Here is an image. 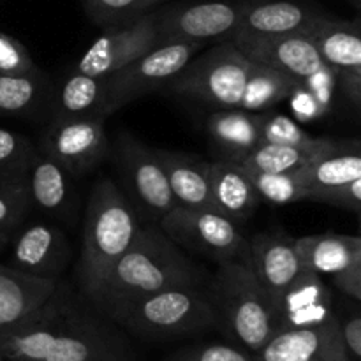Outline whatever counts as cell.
<instances>
[{"mask_svg": "<svg viewBox=\"0 0 361 361\" xmlns=\"http://www.w3.org/2000/svg\"><path fill=\"white\" fill-rule=\"evenodd\" d=\"M30 210L34 208L28 196L27 173L16 178L0 180V252L25 224Z\"/></svg>", "mask_w": 361, "mask_h": 361, "instance_id": "obj_31", "label": "cell"}, {"mask_svg": "<svg viewBox=\"0 0 361 361\" xmlns=\"http://www.w3.org/2000/svg\"><path fill=\"white\" fill-rule=\"evenodd\" d=\"M303 267L314 274L335 275L361 263V238L341 233H321L295 238Z\"/></svg>", "mask_w": 361, "mask_h": 361, "instance_id": "obj_22", "label": "cell"}, {"mask_svg": "<svg viewBox=\"0 0 361 361\" xmlns=\"http://www.w3.org/2000/svg\"><path fill=\"white\" fill-rule=\"evenodd\" d=\"M302 83L312 94V97L323 108V111L326 113L331 108V101H334L335 90H337V71L323 66L319 71L310 74L307 80H303Z\"/></svg>", "mask_w": 361, "mask_h": 361, "instance_id": "obj_39", "label": "cell"}, {"mask_svg": "<svg viewBox=\"0 0 361 361\" xmlns=\"http://www.w3.org/2000/svg\"><path fill=\"white\" fill-rule=\"evenodd\" d=\"M133 203L109 178L97 180L88 196L78 282L92 302L113 264L133 245L141 229Z\"/></svg>", "mask_w": 361, "mask_h": 361, "instance_id": "obj_3", "label": "cell"}, {"mask_svg": "<svg viewBox=\"0 0 361 361\" xmlns=\"http://www.w3.org/2000/svg\"><path fill=\"white\" fill-rule=\"evenodd\" d=\"M0 360L133 361V353L111 321L60 279L34 316L0 335Z\"/></svg>", "mask_w": 361, "mask_h": 361, "instance_id": "obj_1", "label": "cell"}, {"mask_svg": "<svg viewBox=\"0 0 361 361\" xmlns=\"http://www.w3.org/2000/svg\"><path fill=\"white\" fill-rule=\"evenodd\" d=\"M261 143L288 145V147L298 148H324L331 147L335 141L312 136L286 115H263Z\"/></svg>", "mask_w": 361, "mask_h": 361, "instance_id": "obj_34", "label": "cell"}, {"mask_svg": "<svg viewBox=\"0 0 361 361\" xmlns=\"http://www.w3.org/2000/svg\"><path fill=\"white\" fill-rule=\"evenodd\" d=\"M275 316L277 331L323 328L338 317L334 310L331 291L323 277L307 268L277 300Z\"/></svg>", "mask_w": 361, "mask_h": 361, "instance_id": "obj_14", "label": "cell"}, {"mask_svg": "<svg viewBox=\"0 0 361 361\" xmlns=\"http://www.w3.org/2000/svg\"><path fill=\"white\" fill-rule=\"evenodd\" d=\"M289 97H291L293 111H295V115L298 116L302 122H312V120L324 115L323 108L317 104V101L312 97V94L303 87V83L296 85L295 90L291 92Z\"/></svg>", "mask_w": 361, "mask_h": 361, "instance_id": "obj_41", "label": "cell"}, {"mask_svg": "<svg viewBox=\"0 0 361 361\" xmlns=\"http://www.w3.org/2000/svg\"><path fill=\"white\" fill-rule=\"evenodd\" d=\"M254 189L261 200L271 204H291L307 200L305 187L300 183L296 173H261L245 169Z\"/></svg>", "mask_w": 361, "mask_h": 361, "instance_id": "obj_33", "label": "cell"}, {"mask_svg": "<svg viewBox=\"0 0 361 361\" xmlns=\"http://www.w3.org/2000/svg\"><path fill=\"white\" fill-rule=\"evenodd\" d=\"M113 323L143 338H176L219 326V317L201 286H176L137 300Z\"/></svg>", "mask_w": 361, "mask_h": 361, "instance_id": "obj_5", "label": "cell"}, {"mask_svg": "<svg viewBox=\"0 0 361 361\" xmlns=\"http://www.w3.org/2000/svg\"><path fill=\"white\" fill-rule=\"evenodd\" d=\"M37 71L28 49L13 35L0 32V74H28Z\"/></svg>", "mask_w": 361, "mask_h": 361, "instance_id": "obj_36", "label": "cell"}, {"mask_svg": "<svg viewBox=\"0 0 361 361\" xmlns=\"http://www.w3.org/2000/svg\"><path fill=\"white\" fill-rule=\"evenodd\" d=\"M37 148L28 137L0 129V180L23 176Z\"/></svg>", "mask_w": 361, "mask_h": 361, "instance_id": "obj_35", "label": "cell"}, {"mask_svg": "<svg viewBox=\"0 0 361 361\" xmlns=\"http://www.w3.org/2000/svg\"><path fill=\"white\" fill-rule=\"evenodd\" d=\"M335 288L342 293V295L349 296L355 302H360L361 300V263L355 264V267L348 268L342 274L331 277Z\"/></svg>", "mask_w": 361, "mask_h": 361, "instance_id": "obj_43", "label": "cell"}, {"mask_svg": "<svg viewBox=\"0 0 361 361\" xmlns=\"http://www.w3.org/2000/svg\"><path fill=\"white\" fill-rule=\"evenodd\" d=\"M252 67L254 62L231 41H222L200 59L187 63L168 87L175 94L207 102L219 109H238Z\"/></svg>", "mask_w": 361, "mask_h": 361, "instance_id": "obj_6", "label": "cell"}, {"mask_svg": "<svg viewBox=\"0 0 361 361\" xmlns=\"http://www.w3.org/2000/svg\"><path fill=\"white\" fill-rule=\"evenodd\" d=\"M321 13L302 4L277 0V2L247 4L238 27L229 41L240 44L254 39L279 37V35L307 32Z\"/></svg>", "mask_w": 361, "mask_h": 361, "instance_id": "obj_19", "label": "cell"}, {"mask_svg": "<svg viewBox=\"0 0 361 361\" xmlns=\"http://www.w3.org/2000/svg\"><path fill=\"white\" fill-rule=\"evenodd\" d=\"M168 176L175 203L196 210H215L208 182V162L176 154L171 150H154Z\"/></svg>", "mask_w": 361, "mask_h": 361, "instance_id": "obj_23", "label": "cell"}, {"mask_svg": "<svg viewBox=\"0 0 361 361\" xmlns=\"http://www.w3.org/2000/svg\"><path fill=\"white\" fill-rule=\"evenodd\" d=\"M235 46L250 62L281 71L300 83L326 66L317 53L316 44L305 32L254 39Z\"/></svg>", "mask_w": 361, "mask_h": 361, "instance_id": "obj_18", "label": "cell"}, {"mask_svg": "<svg viewBox=\"0 0 361 361\" xmlns=\"http://www.w3.org/2000/svg\"><path fill=\"white\" fill-rule=\"evenodd\" d=\"M166 0H81L87 16L101 27H123Z\"/></svg>", "mask_w": 361, "mask_h": 361, "instance_id": "obj_32", "label": "cell"}, {"mask_svg": "<svg viewBox=\"0 0 361 361\" xmlns=\"http://www.w3.org/2000/svg\"><path fill=\"white\" fill-rule=\"evenodd\" d=\"M51 87L41 71L0 74V115H37L51 102Z\"/></svg>", "mask_w": 361, "mask_h": 361, "instance_id": "obj_28", "label": "cell"}, {"mask_svg": "<svg viewBox=\"0 0 361 361\" xmlns=\"http://www.w3.org/2000/svg\"><path fill=\"white\" fill-rule=\"evenodd\" d=\"M159 228L178 247L210 257L215 263L236 259L250 264L249 240L242 235L238 224L219 212L176 204L159 221Z\"/></svg>", "mask_w": 361, "mask_h": 361, "instance_id": "obj_7", "label": "cell"}, {"mask_svg": "<svg viewBox=\"0 0 361 361\" xmlns=\"http://www.w3.org/2000/svg\"><path fill=\"white\" fill-rule=\"evenodd\" d=\"M317 53L335 71L361 66V35L358 21H344L321 14L305 32Z\"/></svg>", "mask_w": 361, "mask_h": 361, "instance_id": "obj_25", "label": "cell"}, {"mask_svg": "<svg viewBox=\"0 0 361 361\" xmlns=\"http://www.w3.org/2000/svg\"><path fill=\"white\" fill-rule=\"evenodd\" d=\"M338 143L324 148H298L288 145L259 143L240 164L250 171L261 173H293L319 157L321 154L334 150Z\"/></svg>", "mask_w": 361, "mask_h": 361, "instance_id": "obj_30", "label": "cell"}, {"mask_svg": "<svg viewBox=\"0 0 361 361\" xmlns=\"http://www.w3.org/2000/svg\"><path fill=\"white\" fill-rule=\"evenodd\" d=\"M263 115L242 109H219L207 120L208 133L221 150V159L242 162L261 143Z\"/></svg>", "mask_w": 361, "mask_h": 361, "instance_id": "obj_24", "label": "cell"}, {"mask_svg": "<svg viewBox=\"0 0 361 361\" xmlns=\"http://www.w3.org/2000/svg\"><path fill=\"white\" fill-rule=\"evenodd\" d=\"M204 271L161 228L141 226L133 245L113 264L92 305L113 323L137 300L176 286H201Z\"/></svg>", "mask_w": 361, "mask_h": 361, "instance_id": "obj_2", "label": "cell"}, {"mask_svg": "<svg viewBox=\"0 0 361 361\" xmlns=\"http://www.w3.org/2000/svg\"><path fill=\"white\" fill-rule=\"evenodd\" d=\"M60 279L25 274L0 264V335L34 316L59 288Z\"/></svg>", "mask_w": 361, "mask_h": 361, "instance_id": "obj_20", "label": "cell"}, {"mask_svg": "<svg viewBox=\"0 0 361 361\" xmlns=\"http://www.w3.org/2000/svg\"><path fill=\"white\" fill-rule=\"evenodd\" d=\"M247 2L212 0L175 7L155 14L157 46L168 42H207L214 39L229 41L238 27Z\"/></svg>", "mask_w": 361, "mask_h": 361, "instance_id": "obj_9", "label": "cell"}, {"mask_svg": "<svg viewBox=\"0 0 361 361\" xmlns=\"http://www.w3.org/2000/svg\"><path fill=\"white\" fill-rule=\"evenodd\" d=\"M250 268L274 305L305 270L295 238L282 233H261L249 240Z\"/></svg>", "mask_w": 361, "mask_h": 361, "instance_id": "obj_17", "label": "cell"}, {"mask_svg": "<svg viewBox=\"0 0 361 361\" xmlns=\"http://www.w3.org/2000/svg\"><path fill=\"white\" fill-rule=\"evenodd\" d=\"M9 245V267L35 277L60 279L73 256L69 238L51 222L35 221L23 224Z\"/></svg>", "mask_w": 361, "mask_h": 361, "instance_id": "obj_13", "label": "cell"}, {"mask_svg": "<svg viewBox=\"0 0 361 361\" xmlns=\"http://www.w3.org/2000/svg\"><path fill=\"white\" fill-rule=\"evenodd\" d=\"M208 293L217 310L219 326L250 356L277 334L275 305L250 264L236 259L219 263Z\"/></svg>", "mask_w": 361, "mask_h": 361, "instance_id": "obj_4", "label": "cell"}, {"mask_svg": "<svg viewBox=\"0 0 361 361\" xmlns=\"http://www.w3.org/2000/svg\"><path fill=\"white\" fill-rule=\"evenodd\" d=\"M39 150L55 159L74 178L87 175L108 154L104 118H51Z\"/></svg>", "mask_w": 361, "mask_h": 361, "instance_id": "obj_11", "label": "cell"}, {"mask_svg": "<svg viewBox=\"0 0 361 361\" xmlns=\"http://www.w3.org/2000/svg\"><path fill=\"white\" fill-rule=\"evenodd\" d=\"M203 42H168L159 44L137 56L122 69L106 76L108 113L122 109L129 102L143 97L148 92L168 85L176 74L185 69Z\"/></svg>", "mask_w": 361, "mask_h": 361, "instance_id": "obj_8", "label": "cell"}, {"mask_svg": "<svg viewBox=\"0 0 361 361\" xmlns=\"http://www.w3.org/2000/svg\"><path fill=\"white\" fill-rule=\"evenodd\" d=\"M349 4H353V7H355V9H360L361 7V0H348Z\"/></svg>", "mask_w": 361, "mask_h": 361, "instance_id": "obj_44", "label": "cell"}, {"mask_svg": "<svg viewBox=\"0 0 361 361\" xmlns=\"http://www.w3.org/2000/svg\"><path fill=\"white\" fill-rule=\"evenodd\" d=\"M307 201H316V203L330 204V207L342 208V210L355 212L360 215L361 210V178L344 183V185L330 187L324 190L310 192Z\"/></svg>", "mask_w": 361, "mask_h": 361, "instance_id": "obj_37", "label": "cell"}, {"mask_svg": "<svg viewBox=\"0 0 361 361\" xmlns=\"http://www.w3.org/2000/svg\"><path fill=\"white\" fill-rule=\"evenodd\" d=\"M51 109L53 118H106L109 115L106 78L88 76L73 69L51 99Z\"/></svg>", "mask_w": 361, "mask_h": 361, "instance_id": "obj_26", "label": "cell"}, {"mask_svg": "<svg viewBox=\"0 0 361 361\" xmlns=\"http://www.w3.org/2000/svg\"><path fill=\"white\" fill-rule=\"evenodd\" d=\"M337 88L358 111L361 108V66L337 71Z\"/></svg>", "mask_w": 361, "mask_h": 361, "instance_id": "obj_42", "label": "cell"}, {"mask_svg": "<svg viewBox=\"0 0 361 361\" xmlns=\"http://www.w3.org/2000/svg\"><path fill=\"white\" fill-rule=\"evenodd\" d=\"M155 46V14L148 13L123 27H109L78 60L74 71L88 76L106 78Z\"/></svg>", "mask_w": 361, "mask_h": 361, "instance_id": "obj_12", "label": "cell"}, {"mask_svg": "<svg viewBox=\"0 0 361 361\" xmlns=\"http://www.w3.org/2000/svg\"><path fill=\"white\" fill-rule=\"evenodd\" d=\"M254 361H351L341 338L338 317L323 328L281 330L252 356Z\"/></svg>", "mask_w": 361, "mask_h": 361, "instance_id": "obj_15", "label": "cell"}, {"mask_svg": "<svg viewBox=\"0 0 361 361\" xmlns=\"http://www.w3.org/2000/svg\"><path fill=\"white\" fill-rule=\"evenodd\" d=\"M27 187L32 208L73 224L78 210L74 176L42 150L35 152L28 164Z\"/></svg>", "mask_w": 361, "mask_h": 361, "instance_id": "obj_16", "label": "cell"}, {"mask_svg": "<svg viewBox=\"0 0 361 361\" xmlns=\"http://www.w3.org/2000/svg\"><path fill=\"white\" fill-rule=\"evenodd\" d=\"M338 330H341L342 344L348 351L351 361L361 358V317L360 314L353 312L348 317H338Z\"/></svg>", "mask_w": 361, "mask_h": 361, "instance_id": "obj_40", "label": "cell"}, {"mask_svg": "<svg viewBox=\"0 0 361 361\" xmlns=\"http://www.w3.org/2000/svg\"><path fill=\"white\" fill-rule=\"evenodd\" d=\"M168 361H254L249 353L236 345L204 344L187 348L173 355Z\"/></svg>", "mask_w": 361, "mask_h": 361, "instance_id": "obj_38", "label": "cell"}, {"mask_svg": "<svg viewBox=\"0 0 361 361\" xmlns=\"http://www.w3.org/2000/svg\"><path fill=\"white\" fill-rule=\"evenodd\" d=\"M208 182L215 210L235 224H243L259 207V194L238 162L226 159L208 162Z\"/></svg>", "mask_w": 361, "mask_h": 361, "instance_id": "obj_21", "label": "cell"}, {"mask_svg": "<svg viewBox=\"0 0 361 361\" xmlns=\"http://www.w3.org/2000/svg\"><path fill=\"white\" fill-rule=\"evenodd\" d=\"M298 83L300 81L293 80L291 76L281 71L254 63L242 97H240L238 109L249 113L267 111L282 99L289 97Z\"/></svg>", "mask_w": 361, "mask_h": 361, "instance_id": "obj_29", "label": "cell"}, {"mask_svg": "<svg viewBox=\"0 0 361 361\" xmlns=\"http://www.w3.org/2000/svg\"><path fill=\"white\" fill-rule=\"evenodd\" d=\"M300 183L305 187L307 197L316 190L344 185L361 178V155L358 145L338 143L334 150L321 154L296 169Z\"/></svg>", "mask_w": 361, "mask_h": 361, "instance_id": "obj_27", "label": "cell"}, {"mask_svg": "<svg viewBox=\"0 0 361 361\" xmlns=\"http://www.w3.org/2000/svg\"><path fill=\"white\" fill-rule=\"evenodd\" d=\"M0 361H6V360H0Z\"/></svg>", "mask_w": 361, "mask_h": 361, "instance_id": "obj_45", "label": "cell"}, {"mask_svg": "<svg viewBox=\"0 0 361 361\" xmlns=\"http://www.w3.org/2000/svg\"><path fill=\"white\" fill-rule=\"evenodd\" d=\"M115 161L130 197L145 214L161 221L176 207L168 176L154 150L137 143L129 134H120Z\"/></svg>", "mask_w": 361, "mask_h": 361, "instance_id": "obj_10", "label": "cell"}]
</instances>
